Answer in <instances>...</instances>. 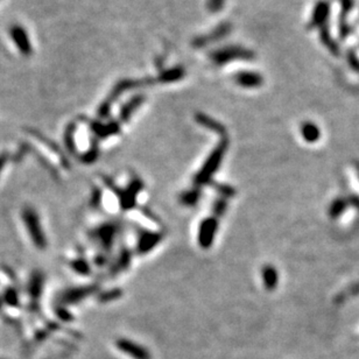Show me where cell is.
<instances>
[{
	"mask_svg": "<svg viewBox=\"0 0 359 359\" xmlns=\"http://www.w3.org/2000/svg\"><path fill=\"white\" fill-rule=\"evenodd\" d=\"M254 54L251 49L241 46H225L213 50L210 54V60L213 64L224 65L234 61H251L254 59Z\"/></svg>",
	"mask_w": 359,
	"mask_h": 359,
	"instance_id": "obj_1",
	"label": "cell"
},
{
	"mask_svg": "<svg viewBox=\"0 0 359 359\" xmlns=\"http://www.w3.org/2000/svg\"><path fill=\"white\" fill-rule=\"evenodd\" d=\"M231 24L230 23H222L218 25L216 28H213L210 33L204 34V35H200L195 37L193 41V46L196 47V48H203V47H207L210 43L217 42V41L224 39L225 36H228L231 31Z\"/></svg>",
	"mask_w": 359,
	"mask_h": 359,
	"instance_id": "obj_2",
	"label": "cell"
},
{
	"mask_svg": "<svg viewBox=\"0 0 359 359\" xmlns=\"http://www.w3.org/2000/svg\"><path fill=\"white\" fill-rule=\"evenodd\" d=\"M330 9H331V7H330L329 1L319 0L313 9V14H311L310 21L308 24V28L313 30V28H321L326 26L330 15Z\"/></svg>",
	"mask_w": 359,
	"mask_h": 359,
	"instance_id": "obj_3",
	"label": "cell"
},
{
	"mask_svg": "<svg viewBox=\"0 0 359 359\" xmlns=\"http://www.w3.org/2000/svg\"><path fill=\"white\" fill-rule=\"evenodd\" d=\"M9 35H11L12 40H13V42L21 54L25 56H30L31 54L33 46H31L30 37H28V34L24 27L19 26V25L12 26L9 28Z\"/></svg>",
	"mask_w": 359,
	"mask_h": 359,
	"instance_id": "obj_4",
	"label": "cell"
},
{
	"mask_svg": "<svg viewBox=\"0 0 359 359\" xmlns=\"http://www.w3.org/2000/svg\"><path fill=\"white\" fill-rule=\"evenodd\" d=\"M234 80L239 87L245 89H257L264 83V77L257 71H239L235 75Z\"/></svg>",
	"mask_w": 359,
	"mask_h": 359,
	"instance_id": "obj_5",
	"label": "cell"
},
{
	"mask_svg": "<svg viewBox=\"0 0 359 359\" xmlns=\"http://www.w3.org/2000/svg\"><path fill=\"white\" fill-rule=\"evenodd\" d=\"M184 75L185 69L182 65H176V67L162 70L156 77V81L161 82V83H174V82L181 81Z\"/></svg>",
	"mask_w": 359,
	"mask_h": 359,
	"instance_id": "obj_6",
	"label": "cell"
},
{
	"mask_svg": "<svg viewBox=\"0 0 359 359\" xmlns=\"http://www.w3.org/2000/svg\"><path fill=\"white\" fill-rule=\"evenodd\" d=\"M150 81H134V80H122L119 82V83L113 88L111 92V99H117L121 93L126 92V91L135 89V88H139L145 83H149Z\"/></svg>",
	"mask_w": 359,
	"mask_h": 359,
	"instance_id": "obj_7",
	"label": "cell"
},
{
	"mask_svg": "<svg viewBox=\"0 0 359 359\" xmlns=\"http://www.w3.org/2000/svg\"><path fill=\"white\" fill-rule=\"evenodd\" d=\"M320 39H321V42H322L323 45L328 48V50L331 53L332 55H336V56L339 55L341 49H339L338 43L336 42L335 39L331 36V34H330L328 25H326V26L320 28Z\"/></svg>",
	"mask_w": 359,
	"mask_h": 359,
	"instance_id": "obj_8",
	"label": "cell"
},
{
	"mask_svg": "<svg viewBox=\"0 0 359 359\" xmlns=\"http://www.w3.org/2000/svg\"><path fill=\"white\" fill-rule=\"evenodd\" d=\"M119 348L121 349L122 351H125L126 354L131 355L132 357L135 359H150V354L145 349L140 348L137 344H133V343L122 341L119 343Z\"/></svg>",
	"mask_w": 359,
	"mask_h": 359,
	"instance_id": "obj_9",
	"label": "cell"
},
{
	"mask_svg": "<svg viewBox=\"0 0 359 359\" xmlns=\"http://www.w3.org/2000/svg\"><path fill=\"white\" fill-rule=\"evenodd\" d=\"M301 134L307 141L314 143V141L320 139L321 132H320V128L317 127L314 122L305 121L301 125Z\"/></svg>",
	"mask_w": 359,
	"mask_h": 359,
	"instance_id": "obj_10",
	"label": "cell"
},
{
	"mask_svg": "<svg viewBox=\"0 0 359 359\" xmlns=\"http://www.w3.org/2000/svg\"><path fill=\"white\" fill-rule=\"evenodd\" d=\"M145 102V96H141V94H138V96L133 97V98L128 100L126 103V105L121 109L120 116L124 120H127L128 118L131 117V115L133 113L135 110H137L139 106Z\"/></svg>",
	"mask_w": 359,
	"mask_h": 359,
	"instance_id": "obj_11",
	"label": "cell"
},
{
	"mask_svg": "<svg viewBox=\"0 0 359 359\" xmlns=\"http://www.w3.org/2000/svg\"><path fill=\"white\" fill-rule=\"evenodd\" d=\"M196 120L198 124L204 126V127L210 128V130H212V131H216V132L224 131V127H223L219 122H217L216 120H213L212 118L208 117V116H206V115H202V113H197Z\"/></svg>",
	"mask_w": 359,
	"mask_h": 359,
	"instance_id": "obj_12",
	"label": "cell"
},
{
	"mask_svg": "<svg viewBox=\"0 0 359 359\" xmlns=\"http://www.w3.org/2000/svg\"><path fill=\"white\" fill-rule=\"evenodd\" d=\"M346 206H348L346 201L343 200V198H337L335 202L331 204V207H330L329 210L330 216H331L332 218H336V217L342 215V213L344 212V210L346 209Z\"/></svg>",
	"mask_w": 359,
	"mask_h": 359,
	"instance_id": "obj_13",
	"label": "cell"
},
{
	"mask_svg": "<svg viewBox=\"0 0 359 359\" xmlns=\"http://www.w3.org/2000/svg\"><path fill=\"white\" fill-rule=\"evenodd\" d=\"M341 1V15L339 20L345 21V18L350 13V11L354 7V0H339Z\"/></svg>",
	"mask_w": 359,
	"mask_h": 359,
	"instance_id": "obj_14",
	"label": "cell"
},
{
	"mask_svg": "<svg viewBox=\"0 0 359 359\" xmlns=\"http://www.w3.org/2000/svg\"><path fill=\"white\" fill-rule=\"evenodd\" d=\"M225 0H207V8L211 13H217L224 7Z\"/></svg>",
	"mask_w": 359,
	"mask_h": 359,
	"instance_id": "obj_15",
	"label": "cell"
},
{
	"mask_svg": "<svg viewBox=\"0 0 359 359\" xmlns=\"http://www.w3.org/2000/svg\"><path fill=\"white\" fill-rule=\"evenodd\" d=\"M348 63L351 67V69H354L356 72H358L359 74V59L358 56L356 55L354 50H350V52L348 53Z\"/></svg>",
	"mask_w": 359,
	"mask_h": 359,
	"instance_id": "obj_16",
	"label": "cell"
},
{
	"mask_svg": "<svg viewBox=\"0 0 359 359\" xmlns=\"http://www.w3.org/2000/svg\"><path fill=\"white\" fill-rule=\"evenodd\" d=\"M338 30H339V35H341L342 39H345V37H348L352 31L351 26L349 25V23H346V20L345 21L339 20Z\"/></svg>",
	"mask_w": 359,
	"mask_h": 359,
	"instance_id": "obj_17",
	"label": "cell"
}]
</instances>
